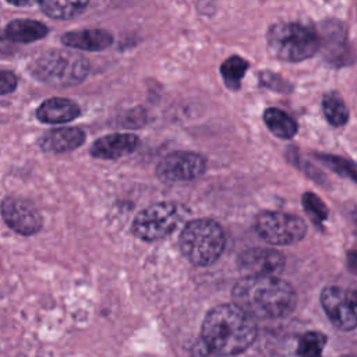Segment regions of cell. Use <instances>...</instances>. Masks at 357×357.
Instances as JSON below:
<instances>
[{"label": "cell", "mask_w": 357, "mask_h": 357, "mask_svg": "<svg viewBox=\"0 0 357 357\" xmlns=\"http://www.w3.org/2000/svg\"><path fill=\"white\" fill-rule=\"evenodd\" d=\"M233 303L250 317L284 318L297 304L294 289L279 276H245L233 287Z\"/></svg>", "instance_id": "cell-1"}, {"label": "cell", "mask_w": 357, "mask_h": 357, "mask_svg": "<svg viewBox=\"0 0 357 357\" xmlns=\"http://www.w3.org/2000/svg\"><path fill=\"white\" fill-rule=\"evenodd\" d=\"M201 339L215 356H236L245 351L257 337V326L240 307L222 304L213 307L205 317Z\"/></svg>", "instance_id": "cell-2"}, {"label": "cell", "mask_w": 357, "mask_h": 357, "mask_svg": "<svg viewBox=\"0 0 357 357\" xmlns=\"http://www.w3.org/2000/svg\"><path fill=\"white\" fill-rule=\"evenodd\" d=\"M225 241L223 229L212 219L191 220L180 234L181 252L191 264L198 266L213 264L220 257Z\"/></svg>", "instance_id": "cell-3"}, {"label": "cell", "mask_w": 357, "mask_h": 357, "mask_svg": "<svg viewBox=\"0 0 357 357\" xmlns=\"http://www.w3.org/2000/svg\"><path fill=\"white\" fill-rule=\"evenodd\" d=\"M31 74L52 86H71L79 84L88 74V60L77 52L49 50L39 56L29 67Z\"/></svg>", "instance_id": "cell-4"}, {"label": "cell", "mask_w": 357, "mask_h": 357, "mask_svg": "<svg viewBox=\"0 0 357 357\" xmlns=\"http://www.w3.org/2000/svg\"><path fill=\"white\" fill-rule=\"evenodd\" d=\"M272 54L283 61H301L311 57L319 46L317 33L297 22H280L268 32Z\"/></svg>", "instance_id": "cell-5"}, {"label": "cell", "mask_w": 357, "mask_h": 357, "mask_svg": "<svg viewBox=\"0 0 357 357\" xmlns=\"http://www.w3.org/2000/svg\"><path fill=\"white\" fill-rule=\"evenodd\" d=\"M181 219V209L173 202L153 204L141 211L132 222V233L145 241L169 236Z\"/></svg>", "instance_id": "cell-6"}, {"label": "cell", "mask_w": 357, "mask_h": 357, "mask_svg": "<svg viewBox=\"0 0 357 357\" xmlns=\"http://www.w3.org/2000/svg\"><path fill=\"white\" fill-rule=\"evenodd\" d=\"M257 233L269 244L289 245L300 241L307 231L304 220L296 215L266 211L257 216Z\"/></svg>", "instance_id": "cell-7"}, {"label": "cell", "mask_w": 357, "mask_h": 357, "mask_svg": "<svg viewBox=\"0 0 357 357\" xmlns=\"http://www.w3.org/2000/svg\"><path fill=\"white\" fill-rule=\"evenodd\" d=\"M321 305L331 322L340 331L357 326V293L340 286H326L321 291Z\"/></svg>", "instance_id": "cell-8"}, {"label": "cell", "mask_w": 357, "mask_h": 357, "mask_svg": "<svg viewBox=\"0 0 357 357\" xmlns=\"http://www.w3.org/2000/svg\"><path fill=\"white\" fill-rule=\"evenodd\" d=\"M206 167V160L204 156L177 151L166 155L160 159L156 166V176L166 183L176 181H190L199 177Z\"/></svg>", "instance_id": "cell-9"}, {"label": "cell", "mask_w": 357, "mask_h": 357, "mask_svg": "<svg viewBox=\"0 0 357 357\" xmlns=\"http://www.w3.org/2000/svg\"><path fill=\"white\" fill-rule=\"evenodd\" d=\"M6 225L22 236H32L42 227V218L35 205L20 197H7L1 202Z\"/></svg>", "instance_id": "cell-10"}, {"label": "cell", "mask_w": 357, "mask_h": 357, "mask_svg": "<svg viewBox=\"0 0 357 357\" xmlns=\"http://www.w3.org/2000/svg\"><path fill=\"white\" fill-rule=\"evenodd\" d=\"M238 266L247 276H279L284 268V257L273 248H250L240 254Z\"/></svg>", "instance_id": "cell-11"}, {"label": "cell", "mask_w": 357, "mask_h": 357, "mask_svg": "<svg viewBox=\"0 0 357 357\" xmlns=\"http://www.w3.org/2000/svg\"><path fill=\"white\" fill-rule=\"evenodd\" d=\"M137 146L138 137L134 134H109L92 144L91 155L98 159H119L132 153Z\"/></svg>", "instance_id": "cell-12"}, {"label": "cell", "mask_w": 357, "mask_h": 357, "mask_svg": "<svg viewBox=\"0 0 357 357\" xmlns=\"http://www.w3.org/2000/svg\"><path fill=\"white\" fill-rule=\"evenodd\" d=\"M61 42L73 49L99 52L113 43V36L106 29H81L64 33Z\"/></svg>", "instance_id": "cell-13"}, {"label": "cell", "mask_w": 357, "mask_h": 357, "mask_svg": "<svg viewBox=\"0 0 357 357\" xmlns=\"http://www.w3.org/2000/svg\"><path fill=\"white\" fill-rule=\"evenodd\" d=\"M79 113L81 110L75 102L66 98H50L40 103L36 110V117L42 123L60 124L77 119Z\"/></svg>", "instance_id": "cell-14"}, {"label": "cell", "mask_w": 357, "mask_h": 357, "mask_svg": "<svg viewBox=\"0 0 357 357\" xmlns=\"http://www.w3.org/2000/svg\"><path fill=\"white\" fill-rule=\"evenodd\" d=\"M85 139V134L78 127H64V128H56L49 132H46L40 141L39 145L46 152H54V153H63L70 152L75 148H78Z\"/></svg>", "instance_id": "cell-15"}, {"label": "cell", "mask_w": 357, "mask_h": 357, "mask_svg": "<svg viewBox=\"0 0 357 357\" xmlns=\"http://www.w3.org/2000/svg\"><path fill=\"white\" fill-rule=\"evenodd\" d=\"M49 32L47 26L39 21L33 20H14L11 21L4 31V35L8 40L17 43H31L42 39Z\"/></svg>", "instance_id": "cell-16"}, {"label": "cell", "mask_w": 357, "mask_h": 357, "mask_svg": "<svg viewBox=\"0 0 357 357\" xmlns=\"http://www.w3.org/2000/svg\"><path fill=\"white\" fill-rule=\"evenodd\" d=\"M89 0H40V8L45 14L56 20H68L81 14Z\"/></svg>", "instance_id": "cell-17"}, {"label": "cell", "mask_w": 357, "mask_h": 357, "mask_svg": "<svg viewBox=\"0 0 357 357\" xmlns=\"http://www.w3.org/2000/svg\"><path fill=\"white\" fill-rule=\"evenodd\" d=\"M264 121L271 132L279 138H291L297 131L296 121L287 113L276 107L265 110Z\"/></svg>", "instance_id": "cell-18"}, {"label": "cell", "mask_w": 357, "mask_h": 357, "mask_svg": "<svg viewBox=\"0 0 357 357\" xmlns=\"http://www.w3.org/2000/svg\"><path fill=\"white\" fill-rule=\"evenodd\" d=\"M322 112L332 126H343L349 119L347 107L339 93H326L322 99Z\"/></svg>", "instance_id": "cell-19"}, {"label": "cell", "mask_w": 357, "mask_h": 357, "mask_svg": "<svg viewBox=\"0 0 357 357\" xmlns=\"http://www.w3.org/2000/svg\"><path fill=\"white\" fill-rule=\"evenodd\" d=\"M247 67V61L238 56H231L226 59L220 66V73L225 79V84L230 89H238Z\"/></svg>", "instance_id": "cell-20"}, {"label": "cell", "mask_w": 357, "mask_h": 357, "mask_svg": "<svg viewBox=\"0 0 357 357\" xmlns=\"http://www.w3.org/2000/svg\"><path fill=\"white\" fill-rule=\"evenodd\" d=\"M326 343V336L321 332L310 331L300 336L297 344L298 357H322V351Z\"/></svg>", "instance_id": "cell-21"}, {"label": "cell", "mask_w": 357, "mask_h": 357, "mask_svg": "<svg viewBox=\"0 0 357 357\" xmlns=\"http://www.w3.org/2000/svg\"><path fill=\"white\" fill-rule=\"evenodd\" d=\"M319 159L332 170L357 181V165L333 155H319Z\"/></svg>", "instance_id": "cell-22"}, {"label": "cell", "mask_w": 357, "mask_h": 357, "mask_svg": "<svg viewBox=\"0 0 357 357\" xmlns=\"http://www.w3.org/2000/svg\"><path fill=\"white\" fill-rule=\"evenodd\" d=\"M303 205L305 212L315 223H321L328 216V209L325 204L312 192H305L303 197Z\"/></svg>", "instance_id": "cell-23"}, {"label": "cell", "mask_w": 357, "mask_h": 357, "mask_svg": "<svg viewBox=\"0 0 357 357\" xmlns=\"http://www.w3.org/2000/svg\"><path fill=\"white\" fill-rule=\"evenodd\" d=\"M17 88V77L11 71H0V95L13 92Z\"/></svg>", "instance_id": "cell-24"}, {"label": "cell", "mask_w": 357, "mask_h": 357, "mask_svg": "<svg viewBox=\"0 0 357 357\" xmlns=\"http://www.w3.org/2000/svg\"><path fill=\"white\" fill-rule=\"evenodd\" d=\"M192 356H194V357H209V356H212V351H211L209 347L205 344V342L201 339L197 344H194V347H192Z\"/></svg>", "instance_id": "cell-25"}, {"label": "cell", "mask_w": 357, "mask_h": 357, "mask_svg": "<svg viewBox=\"0 0 357 357\" xmlns=\"http://www.w3.org/2000/svg\"><path fill=\"white\" fill-rule=\"evenodd\" d=\"M7 1L14 6H31V4L39 3L40 0H7Z\"/></svg>", "instance_id": "cell-26"}, {"label": "cell", "mask_w": 357, "mask_h": 357, "mask_svg": "<svg viewBox=\"0 0 357 357\" xmlns=\"http://www.w3.org/2000/svg\"><path fill=\"white\" fill-rule=\"evenodd\" d=\"M340 357H357V356H340Z\"/></svg>", "instance_id": "cell-27"}]
</instances>
